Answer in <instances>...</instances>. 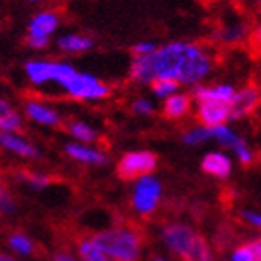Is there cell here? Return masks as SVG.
<instances>
[{"instance_id": "obj_19", "label": "cell", "mask_w": 261, "mask_h": 261, "mask_svg": "<svg viewBox=\"0 0 261 261\" xmlns=\"http://www.w3.org/2000/svg\"><path fill=\"white\" fill-rule=\"evenodd\" d=\"M58 47L65 53H84L93 47V41L84 36H64L58 39Z\"/></svg>"}, {"instance_id": "obj_30", "label": "cell", "mask_w": 261, "mask_h": 261, "mask_svg": "<svg viewBox=\"0 0 261 261\" xmlns=\"http://www.w3.org/2000/svg\"><path fill=\"white\" fill-rule=\"evenodd\" d=\"M157 49L159 47L153 41H142V43H136L133 47V55H135V58L136 56H153Z\"/></svg>"}, {"instance_id": "obj_35", "label": "cell", "mask_w": 261, "mask_h": 261, "mask_svg": "<svg viewBox=\"0 0 261 261\" xmlns=\"http://www.w3.org/2000/svg\"><path fill=\"white\" fill-rule=\"evenodd\" d=\"M13 114H15V110L11 109L6 101H0V123H2L6 118H10V116H13Z\"/></svg>"}, {"instance_id": "obj_22", "label": "cell", "mask_w": 261, "mask_h": 261, "mask_svg": "<svg viewBox=\"0 0 261 261\" xmlns=\"http://www.w3.org/2000/svg\"><path fill=\"white\" fill-rule=\"evenodd\" d=\"M209 140H213V133L209 127L198 125L183 133V142L187 146H200V144H205Z\"/></svg>"}, {"instance_id": "obj_5", "label": "cell", "mask_w": 261, "mask_h": 261, "mask_svg": "<svg viewBox=\"0 0 261 261\" xmlns=\"http://www.w3.org/2000/svg\"><path fill=\"white\" fill-rule=\"evenodd\" d=\"M198 237H200V233H196L194 229L191 226H187V224L174 222V224H166L163 228L164 245L168 246L170 252H174L175 256L181 257L183 261L189 259Z\"/></svg>"}, {"instance_id": "obj_9", "label": "cell", "mask_w": 261, "mask_h": 261, "mask_svg": "<svg viewBox=\"0 0 261 261\" xmlns=\"http://www.w3.org/2000/svg\"><path fill=\"white\" fill-rule=\"evenodd\" d=\"M233 84H211V86H198L192 90V99L196 103H205V101H213V103H226L229 105V101L235 95Z\"/></svg>"}, {"instance_id": "obj_28", "label": "cell", "mask_w": 261, "mask_h": 261, "mask_svg": "<svg viewBox=\"0 0 261 261\" xmlns=\"http://www.w3.org/2000/svg\"><path fill=\"white\" fill-rule=\"evenodd\" d=\"M17 211V203L10 191L0 183V215H13Z\"/></svg>"}, {"instance_id": "obj_10", "label": "cell", "mask_w": 261, "mask_h": 261, "mask_svg": "<svg viewBox=\"0 0 261 261\" xmlns=\"http://www.w3.org/2000/svg\"><path fill=\"white\" fill-rule=\"evenodd\" d=\"M201 170L205 174L217 177V179H226L229 177L233 164L229 161V157L222 151H209L205 157L201 159Z\"/></svg>"}, {"instance_id": "obj_33", "label": "cell", "mask_w": 261, "mask_h": 261, "mask_svg": "<svg viewBox=\"0 0 261 261\" xmlns=\"http://www.w3.org/2000/svg\"><path fill=\"white\" fill-rule=\"evenodd\" d=\"M28 47H34V49H43L49 45V36H36V34H30L27 38Z\"/></svg>"}, {"instance_id": "obj_27", "label": "cell", "mask_w": 261, "mask_h": 261, "mask_svg": "<svg viewBox=\"0 0 261 261\" xmlns=\"http://www.w3.org/2000/svg\"><path fill=\"white\" fill-rule=\"evenodd\" d=\"M231 151H233V155L237 157V161H239L243 166H250V164L254 163V151H252L250 146L246 144L245 138H241V140L231 147Z\"/></svg>"}, {"instance_id": "obj_24", "label": "cell", "mask_w": 261, "mask_h": 261, "mask_svg": "<svg viewBox=\"0 0 261 261\" xmlns=\"http://www.w3.org/2000/svg\"><path fill=\"white\" fill-rule=\"evenodd\" d=\"M211 133H213V140H217L220 146H226V147H229V149H231V147L241 140V136L228 125L213 127Z\"/></svg>"}, {"instance_id": "obj_21", "label": "cell", "mask_w": 261, "mask_h": 261, "mask_svg": "<svg viewBox=\"0 0 261 261\" xmlns=\"http://www.w3.org/2000/svg\"><path fill=\"white\" fill-rule=\"evenodd\" d=\"M246 36H248V28H246V24H243V22L229 24V27H224L222 30H220V39H222V43H226V45L239 43Z\"/></svg>"}, {"instance_id": "obj_6", "label": "cell", "mask_w": 261, "mask_h": 261, "mask_svg": "<svg viewBox=\"0 0 261 261\" xmlns=\"http://www.w3.org/2000/svg\"><path fill=\"white\" fill-rule=\"evenodd\" d=\"M60 84L75 99H105L110 93L109 86L103 84L99 79L88 73H79V71L64 79Z\"/></svg>"}, {"instance_id": "obj_4", "label": "cell", "mask_w": 261, "mask_h": 261, "mask_svg": "<svg viewBox=\"0 0 261 261\" xmlns=\"http://www.w3.org/2000/svg\"><path fill=\"white\" fill-rule=\"evenodd\" d=\"M161 196H163L161 181L155 179L153 175H146V177H140L135 183L133 196H130V203H133V209L138 215L147 217V215H151L159 207Z\"/></svg>"}, {"instance_id": "obj_23", "label": "cell", "mask_w": 261, "mask_h": 261, "mask_svg": "<svg viewBox=\"0 0 261 261\" xmlns=\"http://www.w3.org/2000/svg\"><path fill=\"white\" fill-rule=\"evenodd\" d=\"M179 82L175 81H170V79H155V81L151 82V92L157 95L159 99H166L172 97V95H175L177 93V90H179Z\"/></svg>"}, {"instance_id": "obj_16", "label": "cell", "mask_w": 261, "mask_h": 261, "mask_svg": "<svg viewBox=\"0 0 261 261\" xmlns=\"http://www.w3.org/2000/svg\"><path fill=\"white\" fill-rule=\"evenodd\" d=\"M56 67H58L56 62H28L24 65V71L32 79V82L43 84V82L56 81Z\"/></svg>"}, {"instance_id": "obj_20", "label": "cell", "mask_w": 261, "mask_h": 261, "mask_svg": "<svg viewBox=\"0 0 261 261\" xmlns=\"http://www.w3.org/2000/svg\"><path fill=\"white\" fill-rule=\"evenodd\" d=\"M8 246L15 254H19V256H30V254H34V241L28 235L21 233V231H15V233H11L8 237Z\"/></svg>"}, {"instance_id": "obj_12", "label": "cell", "mask_w": 261, "mask_h": 261, "mask_svg": "<svg viewBox=\"0 0 261 261\" xmlns=\"http://www.w3.org/2000/svg\"><path fill=\"white\" fill-rule=\"evenodd\" d=\"M192 105V95L189 93H175L172 97H168L163 105V116L166 120H181L183 116L191 112Z\"/></svg>"}, {"instance_id": "obj_32", "label": "cell", "mask_w": 261, "mask_h": 261, "mask_svg": "<svg viewBox=\"0 0 261 261\" xmlns=\"http://www.w3.org/2000/svg\"><path fill=\"white\" fill-rule=\"evenodd\" d=\"M133 112L138 116H149L153 112V103L147 99H136L133 103Z\"/></svg>"}, {"instance_id": "obj_3", "label": "cell", "mask_w": 261, "mask_h": 261, "mask_svg": "<svg viewBox=\"0 0 261 261\" xmlns=\"http://www.w3.org/2000/svg\"><path fill=\"white\" fill-rule=\"evenodd\" d=\"M157 168V155L151 151H130L120 159L116 174L123 181H138L140 177L151 175Z\"/></svg>"}, {"instance_id": "obj_7", "label": "cell", "mask_w": 261, "mask_h": 261, "mask_svg": "<svg viewBox=\"0 0 261 261\" xmlns=\"http://www.w3.org/2000/svg\"><path fill=\"white\" fill-rule=\"evenodd\" d=\"M261 103V88L256 84L237 90L233 99L229 101V120H241L252 114Z\"/></svg>"}, {"instance_id": "obj_2", "label": "cell", "mask_w": 261, "mask_h": 261, "mask_svg": "<svg viewBox=\"0 0 261 261\" xmlns=\"http://www.w3.org/2000/svg\"><path fill=\"white\" fill-rule=\"evenodd\" d=\"M92 239L116 261H138L142 256L140 233L127 226L103 229L93 233Z\"/></svg>"}, {"instance_id": "obj_34", "label": "cell", "mask_w": 261, "mask_h": 261, "mask_svg": "<svg viewBox=\"0 0 261 261\" xmlns=\"http://www.w3.org/2000/svg\"><path fill=\"white\" fill-rule=\"evenodd\" d=\"M241 217L245 218L246 222L252 224V226H256V228H261V213H256V211H243L241 213Z\"/></svg>"}, {"instance_id": "obj_39", "label": "cell", "mask_w": 261, "mask_h": 261, "mask_svg": "<svg viewBox=\"0 0 261 261\" xmlns=\"http://www.w3.org/2000/svg\"><path fill=\"white\" fill-rule=\"evenodd\" d=\"M153 261H164V259H153Z\"/></svg>"}, {"instance_id": "obj_31", "label": "cell", "mask_w": 261, "mask_h": 261, "mask_svg": "<svg viewBox=\"0 0 261 261\" xmlns=\"http://www.w3.org/2000/svg\"><path fill=\"white\" fill-rule=\"evenodd\" d=\"M231 261H256V257H254V254H252L248 243H246V245H241L239 248H235L233 256H231Z\"/></svg>"}, {"instance_id": "obj_8", "label": "cell", "mask_w": 261, "mask_h": 261, "mask_svg": "<svg viewBox=\"0 0 261 261\" xmlns=\"http://www.w3.org/2000/svg\"><path fill=\"white\" fill-rule=\"evenodd\" d=\"M196 118L200 121V125L209 127V129L218 125H226V121L229 120V105L213 103V101L198 103Z\"/></svg>"}, {"instance_id": "obj_1", "label": "cell", "mask_w": 261, "mask_h": 261, "mask_svg": "<svg viewBox=\"0 0 261 261\" xmlns=\"http://www.w3.org/2000/svg\"><path fill=\"white\" fill-rule=\"evenodd\" d=\"M151 65L157 79H170L185 86H198L213 69V55L191 41H172L155 50Z\"/></svg>"}, {"instance_id": "obj_18", "label": "cell", "mask_w": 261, "mask_h": 261, "mask_svg": "<svg viewBox=\"0 0 261 261\" xmlns=\"http://www.w3.org/2000/svg\"><path fill=\"white\" fill-rule=\"evenodd\" d=\"M56 27H58V19H56L55 13L43 11L30 21L28 30H30V34H36V36H49V34L55 32Z\"/></svg>"}, {"instance_id": "obj_13", "label": "cell", "mask_w": 261, "mask_h": 261, "mask_svg": "<svg viewBox=\"0 0 261 261\" xmlns=\"http://www.w3.org/2000/svg\"><path fill=\"white\" fill-rule=\"evenodd\" d=\"M129 76L136 84H151L157 79L151 65V56H136L130 64Z\"/></svg>"}, {"instance_id": "obj_26", "label": "cell", "mask_w": 261, "mask_h": 261, "mask_svg": "<svg viewBox=\"0 0 261 261\" xmlns=\"http://www.w3.org/2000/svg\"><path fill=\"white\" fill-rule=\"evenodd\" d=\"M67 130H69V135H73L81 142H93L97 138V133L90 125L82 123V121H71L69 125H67Z\"/></svg>"}, {"instance_id": "obj_29", "label": "cell", "mask_w": 261, "mask_h": 261, "mask_svg": "<svg viewBox=\"0 0 261 261\" xmlns=\"http://www.w3.org/2000/svg\"><path fill=\"white\" fill-rule=\"evenodd\" d=\"M248 43H250V49L254 50V55H261V22H257L256 27L250 30Z\"/></svg>"}, {"instance_id": "obj_40", "label": "cell", "mask_w": 261, "mask_h": 261, "mask_svg": "<svg viewBox=\"0 0 261 261\" xmlns=\"http://www.w3.org/2000/svg\"><path fill=\"white\" fill-rule=\"evenodd\" d=\"M257 4H259V6H261V0H257Z\"/></svg>"}, {"instance_id": "obj_11", "label": "cell", "mask_w": 261, "mask_h": 261, "mask_svg": "<svg viewBox=\"0 0 261 261\" xmlns=\"http://www.w3.org/2000/svg\"><path fill=\"white\" fill-rule=\"evenodd\" d=\"M65 153L71 159H75V161H79L82 164H90V166H103V164L109 163V157L103 151L82 146V144H67L65 146Z\"/></svg>"}, {"instance_id": "obj_36", "label": "cell", "mask_w": 261, "mask_h": 261, "mask_svg": "<svg viewBox=\"0 0 261 261\" xmlns=\"http://www.w3.org/2000/svg\"><path fill=\"white\" fill-rule=\"evenodd\" d=\"M248 246H250V250H252V254H254V257H256V261H261V237L259 239L250 241Z\"/></svg>"}, {"instance_id": "obj_15", "label": "cell", "mask_w": 261, "mask_h": 261, "mask_svg": "<svg viewBox=\"0 0 261 261\" xmlns=\"http://www.w3.org/2000/svg\"><path fill=\"white\" fill-rule=\"evenodd\" d=\"M76 254H79L81 261H116L92 237H82L76 241Z\"/></svg>"}, {"instance_id": "obj_38", "label": "cell", "mask_w": 261, "mask_h": 261, "mask_svg": "<svg viewBox=\"0 0 261 261\" xmlns=\"http://www.w3.org/2000/svg\"><path fill=\"white\" fill-rule=\"evenodd\" d=\"M0 261H17L15 257L8 256V254H0Z\"/></svg>"}, {"instance_id": "obj_37", "label": "cell", "mask_w": 261, "mask_h": 261, "mask_svg": "<svg viewBox=\"0 0 261 261\" xmlns=\"http://www.w3.org/2000/svg\"><path fill=\"white\" fill-rule=\"evenodd\" d=\"M50 261H76L75 257L71 256L69 252H65V250H58L53 254V257H50Z\"/></svg>"}, {"instance_id": "obj_41", "label": "cell", "mask_w": 261, "mask_h": 261, "mask_svg": "<svg viewBox=\"0 0 261 261\" xmlns=\"http://www.w3.org/2000/svg\"><path fill=\"white\" fill-rule=\"evenodd\" d=\"M32 2H36V0H32Z\"/></svg>"}, {"instance_id": "obj_14", "label": "cell", "mask_w": 261, "mask_h": 261, "mask_svg": "<svg viewBox=\"0 0 261 261\" xmlns=\"http://www.w3.org/2000/svg\"><path fill=\"white\" fill-rule=\"evenodd\" d=\"M0 144L6 147V149H10V151L17 153V155H21V157H27V159H38L39 153L38 149L32 146V144H28L27 140H22L19 138L17 135L13 133H0Z\"/></svg>"}, {"instance_id": "obj_17", "label": "cell", "mask_w": 261, "mask_h": 261, "mask_svg": "<svg viewBox=\"0 0 261 261\" xmlns=\"http://www.w3.org/2000/svg\"><path fill=\"white\" fill-rule=\"evenodd\" d=\"M24 112H27L28 118H32L34 121L43 123V125H58L60 123V116L56 114L55 110L39 103H27L24 105Z\"/></svg>"}, {"instance_id": "obj_25", "label": "cell", "mask_w": 261, "mask_h": 261, "mask_svg": "<svg viewBox=\"0 0 261 261\" xmlns=\"http://www.w3.org/2000/svg\"><path fill=\"white\" fill-rule=\"evenodd\" d=\"M15 177L19 181H22V183H27V185L30 187V189H34V191H41V189H45V187L53 181L49 175L34 174V172H19Z\"/></svg>"}]
</instances>
